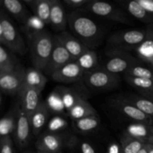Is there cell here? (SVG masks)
Returning a JSON list of instances; mask_svg holds the SVG:
<instances>
[{
	"mask_svg": "<svg viewBox=\"0 0 153 153\" xmlns=\"http://www.w3.org/2000/svg\"><path fill=\"white\" fill-rule=\"evenodd\" d=\"M67 22L73 35L88 49H94L102 41V28L85 8L75 10L69 13Z\"/></svg>",
	"mask_w": 153,
	"mask_h": 153,
	"instance_id": "1",
	"label": "cell"
},
{
	"mask_svg": "<svg viewBox=\"0 0 153 153\" xmlns=\"http://www.w3.org/2000/svg\"><path fill=\"white\" fill-rule=\"evenodd\" d=\"M31 62L35 68L44 71L52 49L53 37L45 30L28 36Z\"/></svg>",
	"mask_w": 153,
	"mask_h": 153,
	"instance_id": "2",
	"label": "cell"
},
{
	"mask_svg": "<svg viewBox=\"0 0 153 153\" xmlns=\"http://www.w3.org/2000/svg\"><path fill=\"white\" fill-rule=\"evenodd\" d=\"M146 36L145 29H127L116 31L108 38L107 44L111 52H127L135 49Z\"/></svg>",
	"mask_w": 153,
	"mask_h": 153,
	"instance_id": "3",
	"label": "cell"
},
{
	"mask_svg": "<svg viewBox=\"0 0 153 153\" xmlns=\"http://www.w3.org/2000/svg\"><path fill=\"white\" fill-rule=\"evenodd\" d=\"M85 9L99 17L113 22L123 24H129L131 22L122 7L108 1L90 0Z\"/></svg>",
	"mask_w": 153,
	"mask_h": 153,
	"instance_id": "4",
	"label": "cell"
},
{
	"mask_svg": "<svg viewBox=\"0 0 153 153\" xmlns=\"http://www.w3.org/2000/svg\"><path fill=\"white\" fill-rule=\"evenodd\" d=\"M83 79L88 88L96 91L113 89L120 83L119 75L113 74L103 67H97L92 71L85 73Z\"/></svg>",
	"mask_w": 153,
	"mask_h": 153,
	"instance_id": "5",
	"label": "cell"
},
{
	"mask_svg": "<svg viewBox=\"0 0 153 153\" xmlns=\"http://www.w3.org/2000/svg\"><path fill=\"white\" fill-rule=\"evenodd\" d=\"M0 21L2 26L3 44L13 52L19 55L25 54L27 48L25 42L13 24L1 13H0Z\"/></svg>",
	"mask_w": 153,
	"mask_h": 153,
	"instance_id": "6",
	"label": "cell"
},
{
	"mask_svg": "<svg viewBox=\"0 0 153 153\" xmlns=\"http://www.w3.org/2000/svg\"><path fill=\"white\" fill-rule=\"evenodd\" d=\"M75 143L76 140H73L71 137L67 138L64 134L47 132L37 139L35 146L37 151L40 152L61 153V149L64 145L72 146Z\"/></svg>",
	"mask_w": 153,
	"mask_h": 153,
	"instance_id": "7",
	"label": "cell"
},
{
	"mask_svg": "<svg viewBox=\"0 0 153 153\" xmlns=\"http://www.w3.org/2000/svg\"><path fill=\"white\" fill-rule=\"evenodd\" d=\"M25 70L18 65L12 71L0 74V91L10 95H18L24 85Z\"/></svg>",
	"mask_w": 153,
	"mask_h": 153,
	"instance_id": "8",
	"label": "cell"
},
{
	"mask_svg": "<svg viewBox=\"0 0 153 153\" xmlns=\"http://www.w3.org/2000/svg\"><path fill=\"white\" fill-rule=\"evenodd\" d=\"M107 55L109 58L102 67L113 74H124L131 67L138 64L137 59L127 52L108 51Z\"/></svg>",
	"mask_w": 153,
	"mask_h": 153,
	"instance_id": "9",
	"label": "cell"
},
{
	"mask_svg": "<svg viewBox=\"0 0 153 153\" xmlns=\"http://www.w3.org/2000/svg\"><path fill=\"white\" fill-rule=\"evenodd\" d=\"M31 131L29 117L17 104V117L13 136L15 143L20 149L26 147L31 139Z\"/></svg>",
	"mask_w": 153,
	"mask_h": 153,
	"instance_id": "10",
	"label": "cell"
},
{
	"mask_svg": "<svg viewBox=\"0 0 153 153\" xmlns=\"http://www.w3.org/2000/svg\"><path fill=\"white\" fill-rule=\"evenodd\" d=\"M73 61L75 60L61 44L57 36H53V49L49 63L43 72L51 76L58 69Z\"/></svg>",
	"mask_w": 153,
	"mask_h": 153,
	"instance_id": "11",
	"label": "cell"
},
{
	"mask_svg": "<svg viewBox=\"0 0 153 153\" xmlns=\"http://www.w3.org/2000/svg\"><path fill=\"white\" fill-rule=\"evenodd\" d=\"M112 104L115 109L128 119L136 123H143L148 125H153L152 124V117L139 110L134 105L128 102L125 97H117L112 102Z\"/></svg>",
	"mask_w": 153,
	"mask_h": 153,
	"instance_id": "12",
	"label": "cell"
},
{
	"mask_svg": "<svg viewBox=\"0 0 153 153\" xmlns=\"http://www.w3.org/2000/svg\"><path fill=\"white\" fill-rule=\"evenodd\" d=\"M85 73L76 61H71L52 73L51 77L59 83L70 84L83 79Z\"/></svg>",
	"mask_w": 153,
	"mask_h": 153,
	"instance_id": "13",
	"label": "cell"
},
{
	"mask_svg": "<svg viewBox=\"0 0 153 153\" xmlns=\"http://www.w3.org/2000/svg\"><path fill=\"white\" fill-rule=\"evenodd\" d=\"M40 92L37 89L23 85L18 94L19 105L28 115V117L37 108L40 100Z\"/></svg>",
	"mask_w": 153,
	"mask_h": 153,
	"instance_id": "14",
	"label": "cell"
},
{
	"mask_svg": "<svg viewBox=\"0 0 153 153\" xmlns=\"http://www.w3.org/2000/svg\"><path fill=\"white\" fill-rule=\"evenodd\" d=\"M56 36L61 44L74 60L77 59L84 52H86L88 49H90L82 42L79 41L73 34H71L68 31H62Z\"/></svg>",
	"mask_w": 153,
	"mask_h": 153,
	"instance_id": "15",
	"label": "cell"
},
{
	"mask_svg": "<svg viewBox=\"0 0 153 153\" xmlns=\"http://www.w3.org/2000/svg\"><path fill=\"white\" fill-rule=\"evenodd\" d=\"M51 26L58 31H65L67 22V15L66 14L64 6L59 0H51L50 21Z\"/></svg>",
	"mask_w": 153,
	"mask_h": 153,
	"instance_id": "16",
	"label": "cell"
},
{
	"mask_svg": "<svg viewBox=\"0 0 153 153\" xmlns=\"http://www.w3.org/2000/svg\"><path fill=\"white\" fill-rule=\"evenodd\" d=\"M143 41L136 48L137 57L150 66L153 65V22L149 24L146 29Z\"/></svg>",
	"mask_w": 153,
	"mask_h": 153,
	"instance_id": "17",
	"label": "cell"
},
{
	"mask_svg": "<svg viewBox=\"0 0 153 153\" xmlns=\"http://www.w3.org/2000/svg\"><path fill=\"white\" fill-rule=\"evenodd\" d=\"M49 110L45 102L41 101L37 108L29 116L31 131L34 135L40 134L41 130L47 123Z\"/></svg>",
	"mask_w": 153,
	"mask_h": 153,
	"instance_id": "18",
	"label": "cell"
},
{
	"mask_svg": "<svg viewBox=\"0 0 153 153\" xmlns=\"http://www.w3.org/2000/svg\"><path fill=\"white\" fill-rule=\"evenodd\" d=\"M121 7L126 10L130 15L141 22L148 23V25L153 22V15L147 13L141 6L137 0L132 1H118Z\"/></svg>",
	"mask_w": 153,
	"mask_h": 153,
	"instance_id": "19",
	"label": "cell"
},
{
	"mask_svg": "<svg viewBox=\"0 0 153 153\" xmlns=\"http://www.w3.org/2000/svg\"><path fill=\"white\" fill-rule=\"evenodd\" d=\"M23 2L31 7L34 15L45 24H49L51 0H24Z\"/></svg>",
	"mask_w": 153,
	"mask_h": 153,
	"instance_id": "20",
	"label": "cell"
},
{
	"mask_svg": "<svg viewBox=\"0 0 153 153\" xmlns=\"http://www.w3.org/2000/svg\"><path fill=\"white\" fill-rule=\"evenodd\" d=\"M46 83L47 78L45 76L42 70L35 67H31L25 70L24 85L36 88L42 92Z\"/></svg>",
	"mask_w": 153,
	"mask_h": 153,
	"instance_id": "21",
	"label": "cell"
},
{
	"mask_svg": "<svg viewBox=\"0 0 153 153\" xmlns=\"http://www.w3.org/2000/svg\"><path fill=\"white\" fill-rule=\"evenodd\" d=\"M151 126L143 123H133L128 125L124 131V136L147 143L150 135Z\"/></svg>",
	"mask_w": 153,
	"mask_h": 153,
	"instance_id": "22",
	"label": "cell"
},
{
	"mask_svg": "<svg viewBox=\"0 0 153 153\" xmlns=\"http://www.w3.org/2000/svg\"><path fill=\"white\" fill-rule=\"evenodd\" d=\"M68 114L73 120H78L87 117L97 115V112L88 102L82 98L69 111Z\"/></svg>",
	"mask_w": 153,
	"mask_h": 153,
	"instance_id": "23",
	"label": "cell"
},
{
	"mask_svg": "<svg viewBox=\"0 0 153 153\" xmlns=\"http://www.w3.org/2000/svg\"><path fill=\"white\" fill-rule=\"evenodd\" d=\"M2 4L9 13L23 23L30 16L25 4L19 0H4Z\"/></svg>",
	"mask_w": 153,
	"mask_h": 153,
	"instance_id": "24",
	"label": "cell"
},
{
	"mask_svg": "<svg viewBox=\"0 0 153 153\" xmlns=\"http://www.w3.org/2000/svg\"><path fill=\"white\" fill-rule=\"evenodd\" d=\"M17 117V105L9 113L0 119V139L14 132Z\"/></svg>",
	"mask_w": 153,
	"mask_h": 153,
	"instance_id": "25",
	"label": "cell"
},
{
	"mask_svg": "<svg viewBox=\"0 0 153 153\" xmlns=\"http://www.w3.org/2000/svg\"><path fill=\"white\" fill-rule=\"evenodd\" d=\"M75 61L85 73L92 71L98 67L97 52L93 49H88Z\"/></svg>",
	"mask_w": 153,
	"mask_h": 153,
	"instance_id": "26",
	"label": "cell"
},
{
	"mask_svg": "<svg viewBox=\"0 0 153 153\" xmlns=\"http://www.w3.org/2000/svg\"><path fill=\"white\" fill-rule=\"evenodd\" d=\"M75 128L82 133H90L95 131L100 124V119L98 115L87 117L78 120H73Z\"/></svg>",
	"mask_w": 153,
	"mask_h": 153,
	"instance_id": "27",
	"label": "cell"
},
{
	"mask_svg": "<svg viewBox=\"0 0 153 153\" xmlns=\"http://www.w3.org/2000/svg\"><path fill=\"white\" fill-rule=\"evenodd\" d=\"M56 90L61 95L63 103H64V105L67 113L79 100L83 98L74 90L70 89V88L59 87V88H56Z\"/></svg>",
	"mask_w": 153,
	"mask_h": 153,
	"instance_id": "28",
	"label": "cell"
},
{
	"mask_svg": "<svg viewBox=\"0 0 153 153\" xmlns=\"http://www.w3.org/2000/svg\"><path fill=\"white\" fill-rule=\"evenodd\" d=\"M125 98L142 112L153 117V101L152 100L143 96L138 97L136 95H129L128 97H125Z\"/></svg>",
	"mask_w": 153,
	"mask_h": 153,
	"instance_id": "29",
	"label": "cell"
},
{
	"mask_svg": "<svg viewBox=\"0 0 153 153\" xmlns=\"http://www.w3.org/2000/svg\"><path fill=\"white\" fill-rule=\"evenodd\" d=\"M127 83L137 89L141 95L148 94L153 91V80L147 79H139V78L124 76Z\"/></svg>",
	"mask_w": 153,
	"mask_h": 153,
	"instance_id": "30",
	"label": "cell"
},
{
	"mask_svg": "<svg viewBox=\"0 0 153 153\" xmlns=\"http://www.w3.org/2000/svg\"><path fill=\"white\" fill-rule=\"evenodd\" d=\"M144 145L145 143L143 141L124 135L120 141L122 153H138Z\"/></svg>",
	"mask_w": 153,
	"mask_h": 153,
	"instance_id": "31",
	"label": "cell"
},
{
	"mask_svg": "<svg viewBox=\"0 0 153 153\" xmlns=\"http://www.w3.org/2000/svg\"><path fill=\"white\" fill-rule=\"evenodd\" d=\"M19 65L17 61L0 45V70L9 72L14 70Z\"/></svg>",
	"mask_w": 153,
	"mask_h": 153,
	"instance_id": "32",
	"label": "cell"
},
{
	"mask_svg": "<svg viewBox=\"0 0 153 153\" xmlns=\"http://www.w3.org/2000/svg\"><path fill=\"white\" fill-rule=\"evenodd\" d=\"M46 104L49 111H51L55 113H63L66 110L61 95L56 89L49 94L46 100Z\"/></svg>",
	"mask_w": 153,
	"mask_h": 153,
	"instance_id": "33",
	"label": "cell"
},
{
	"mask_svg": "<svg viewBox=\"0 0 153 153\" xmlns=\"http://www.w3.org/2000/svg\"><path fill=\"white\" fill-rule=\"evenodd\" d=\"M24 31L28 36L43 31L46 24L35 15H30L28 19L24 22Z\"/></svg>",
	"mask_w": 153,
	"mask_h": 153,
	"instance_id": "34",
	"label": "cell"
},
{
	"mask_svg": "<svg viewBox=\"0 0 153 153\" xmlns=\"http://www.w3.org/2000/svg\"><path fill=\"white\" fill-rule=\"evenodd\" d=\"M124 76H131V77L139 78V79H147L153 80V70L151 67L149 68L137 64L131 67L126 73H124Z\"/></svg>",
	"mask_w": 153,
	"mask_h": 153,
	"instance_id": "35",
	"label": "cell"
},
{
	"mask_svg": "<svg viewBox=\"0 0 153 153\" xmlns=\"http://www.w3.org/2000/svg\"><path fill=\"white\" fill-rule=\"evenodd\" d=\"M67 120L63 117L59 116L54 117L53 118L49 120L48 123V130L49 132L58 133V131H61L67 128Z\"/></svg>",
	"mask_w": 153,
	"mask_h": 153,
	"instance_id": "36",
	"label": "cell"
},
{
	"mask_svg": "<svg viewBox=\"0 0 153 153\" xmlns=\"http://www.w3.org/2000/svg\"><path fill=\"white\" fill-rule=\"evenodd\" d=\"M0 153H13V143L10 136L0 139Z\"/></svg>",
	"mask_w": 153,
	"mask_h": 153,
	"instance_id": "37",
	"label": "cell"
},
{
	"mask_svg": "<svg viewBox=\"0 0 153 153\" xmlns=\"http://www.w3.org/2000/svg\"><path fill=\"white\" fill-rule=\"evenodd\" d=\"M89 1L90 0H64V3L66 5L75 10L82 9V7L85 8Z\"/></svg>",
	"mask_w": 153,
	"mask_h": 153,
	"instance_id": "38",
	"label": "cell"
},
{
	"mask_svg": "<svg viewBox=\"0 0 153 153\" xmlns=\"http://www.w3.org/2000/svg\"><path fill=\"white\" fill-rule=\"evenodd\" d=\"M137 2L147 13L153 15V0H137Z\"/></svg>",
	"mask_w": 153,
	"mask_h": 153,
	"instance_id": "39",
	"label": "cell"
},
{
	"mask_svg": "<svg viewBox=\"0 0 153 153\" xmlns=\"http://www.w3.org/2000/svg\"><path fill=\"white\" fill-rule=\"evenodd\" d=\"M81 152L82 153H97L96 149L89 142L83 141L81 143Z\"/></svg>",
	"mask_w": 153,
	"mask_h": 153,
	"instance_id": "40",
	"label": "cell"
},
{
	"mask_svg": "<svg viewBox=\"0 0 153 153\" xmlns=\"http://www.w3.org/2000/svg\"><path fill=\"white\" fill-rule=\"evenodd\" d=\"M107 153H122L120 144L117 143H111L108 146Z\"/></svg>",
	"mask_w": 153,
	"mask_h": 153,
	"instance_id": "41",
	"label": "cell"
},
{
	"mask_svg": "<svg viewBox=\"0 0 153 153\" xmlns=\"http://www.w3.org/2000/svg\"><path fill=\"white\" fill-rule=\"evenodd\" d=\"M145 146H146V149H147L148 153H153V144L152 143H145Z\"/></svg>",
	"mask_w": 153,
	"mask_h": 153,
	"instance_id": "42",
	"label": "cell"
},
{
	"mask_svg": "<svg viewBox=\"0 0 153 153\" xmlns=\"http://www.w3.org/2000/svg\"><path fill=\"white\" fill-rule=\"evenodd\" d=\"M147 143H152V144H153V125L151 126L150 135H149V138H148Z\"/></svg>",
	"mask_w": 153,
	"mask_h": 153,
	"instance_id": "43",
	"label": "cell"
},
{
	"mask_svg": "<svg viewBox=\"0 0 153 153\" xmlns=\"http://www.w3.org/2000/svg\"><path fill=\"white\" fill-rule=\"evenodd\" d=\"M142 96L153 101V91H151V92L148 93V94H144V95H142Z\"/></svg>",
	"mask_w": 153,
	"mask_h": 153,
	"instance_id": "44",
	"label": "cell"
},
{
	"mask_svg": "<svg viewBox=\"0 0 153 153\" xmlns=\"http://www.w3.org/2000/svg\"><path fill=\"white\" fill-rule=\"evenodd\" d=\"M0 43H3V36H2V26H1V21H0Z\"/></svg>",
	"mask_w": 153,
	"mask_h": 153,
	"instance_id": "45",
	"label": "cell"
},
{
	"mask_svg": "<svg viewBox=\"0 0 153 153\" xmlns=\"http://www.w3.org/2000/svg\"><path fill=\"white\" fill-rule=\"evenodd\" d=\"M138 153H148L147 149H146V146H145V145H144V146H143V147L142 148L141 150H140Z\"/></svg>",
	"mask_w": 153,
	"mask_h": 153,
	"instance_id": "46",
	"label": "cell"
},
{
	"mask_svg": "<svg viewBox=\"0 0 153 153\" xmlns=\"http://www.w3.org/2000/svg\"><path fill=\"white\" fill-rule=\"evenodd\" d=\"M1 91H0V105H1Z\"/></svg>",
	"mask_w": 153,
	"mask_h": 153,
	"instance_id": "47",
	"label": "cell"
},
{
	"mask_svg": "<svg viewBox=\"0 0 153 153\" xmlns=\"http://www.w3.org/2000/svg\"><path fill=\"white\" fill-rule=\"evenodd\" d=\"M37 153H50V152H40V151H37Z\"/></svg>",
	"mask_w": 153,
	"mask_h": 153,
	"instance_id": "48",
	"label": "cell"
},
{
	"mask_svg": "<svg viewBox=\"0 0 153 153\" xmlns=\"http://www.w3.org/2000/svg\"><path fill=\"white\" fill-rule=\"evenodd\" d=\"M24 153H34V152H31V151H27V152H25Z\"/></svg>",
	"mask_w": 153,
	"mask_h": 153,
	"instance_id": "49",
	"label": "cell"
},
{
	"mask_svg": "<svg viewBox=\"0 0 153 153\" xmlns=\"http://www.w3.org/2000/svg\"><path fill=\"white\" fill-rule=\"evenodd\" d=\"M1 4H2V1H0V5H1Z\"/></svg>",
	"mask_w": 153,
	"mask_h": 153,
	"instance_id": "50",
	"label": "cell"
},
{
	"mask_svg": "<svg viewBox=\"0 0 153 153\" xmlns=\"http://www.w3.org/2000/svg\"><path fill=\"white\" fill-rule=\"evenodd\" d=\"M150 67H151V68H152V70H153V66H150Z\"/></svg>",
	"mask_w": 153,
	"mask_h": 153,
	"instance_id": "51",
	"label": "cell"
},
{
	"mask_svg": "<svg viewBox=\"0 0 153 153\" xmlns=\"http://www.w3.org/2000/svg\"><path fill=\"white\" fill-rule=\"evenodd\" d=\"M1 73H2V72H1V70H0V74H1Z\"/></svg>",
	"mask_w": 153,
	"mask_h": 153,
	"instance_id": "52",
	"label": "cell"
},
{
	"mask_svg": "<svg viewBox=\"0 0 153 153\" xmlns=\"http://www.w3.org/2000/svg\"><path fill=\"white\" fill-rule=\"evenodd\" d=\"M152 66H153V65H152Z\"/></svg>",
	"mask_w": 153,
	"mask_h": 153,
	"instance_id": "53",
	"label": "cell"
}]
</instances>
